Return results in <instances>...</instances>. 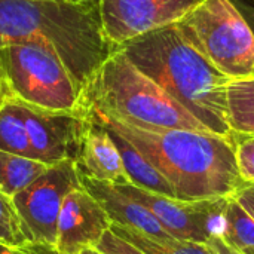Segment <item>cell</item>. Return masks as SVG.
<instances>
[{
    "label": "cell",
    "mask_w": 254,
    "mask_h": 254,
    "mask_svg": "<svg viewBox=\"0 0 254 254\" xmlns=\"http://www.w3.org/2000/svg\"><path fill=\"white\" fill-rule=\"evenodd\" d=\"M0 254H40L37 250L31 249H16L12 246H7L4 243H0Z\"/></svg>",
    "instance_id": "26"
},
{
    "label": "cell",
    "mask_w": 254,
    "mask_h": 254,
    "mask_svg": "<svg viewBox=\"0 0 254 254\" xmlns=\"http://www.w3.org/2000/svg\"><path fill=\"white\" fill-rule=\"evenodd\" d=\"M80 254H103L101 252H98L95 247H91V249H85V250H82Z\"/></svg>",
    "instance_id": "28"
},
{
    "label": "cell",
    "mask_w": 254,
    "mask_h": 254,
    "mask_svg": "<svg viewBox=\"0 0 254 254\" xmlns=\"http://www.w3.org/2000/svg\"><path fill=\"white\" fill-rule=\"evenodd\" d=\"M110 231L144 254H216L207 243L182 241L176 238L159 240L149 237L143 232L116 225H112Z\"/></svg>",
    "instance_id": "16"
},
{
    "label": "cell",
    "mask_w": 254,
    "mask_h": 254,
    "mask_svg": "<svg viewBox=\"0 0 254 254\" xmlns=\"http://www.w3.org/2000/svg\"><path fill=\"white\" fill-rule=\"evenodd\" d=\"M7 98H10L9 89H7V86H6L4 80H3V79H1V76H0V109H1V106L6 103V100H7Z\"/></svg>",
    "instance_id": "27"
},
{
    "label": "cell",
    "mask_w": 254,
    "mask_h": 254,
    "mask_svg": "<svg viewBox=\"0 0 254 254\" xmlns=\"http://www.w3.org/2000/svg\"><path fill=\"white\" fill-rule=\"evenodd\" d=\"M229 125L234 134H254V76L234 79L228 86Z\"/></svg>",
    "instance_id": "18"
},
{
    "label": "cell",
    "mask_w": 254,
    "mask_h": 254,
    "mask_svg": "<svg viewBox=\"0 0 254 254\" xmlns=\"http://www.w3.org/2000/svg\"><path fill=\"white\" fill-rule=\"evenodd\" d=\"M0 73L12 98L49 112H83L82 92L58 54L43 42L0 48Z\"/></svg>",
    "instance_id": "5"
},
{
    "label": "cell",
    "mask_w": 254,
    "mask_h": 254,
    "mask_svg": "<svg viewBox=\"0 0 254 254\" xmlns=\"http://www.w3.org/2000/svg\"><path fill=\"white\" fill-rule=\"evenodd\" d=\"M0 243L16 249H31V243L13 207L12 198L0 192Z\"/></svg>",
    "instance_id": "20"
},
{
    "label": "cell",
    "mask_w": 254,
    "mask_h": 254,
    "mask_svg": "<svg viewBox=\"0 0 254 254\" xmlns=\"http://www.w3.org/2000/svg\"><path fill=\"white\" fill-rule=\"evenodd\" d=\"M232 1L240 9V12L244 15V18L247 19V22L250 24L254 33V3L249 1V0H232Z\"/></svg>",
    "instance_id": "24"
},
{
    "label": "cell",
    "mask_w": 254,
    "mask_h": 254,
    "mask_svg": "<svg viewBox=\"0 0 254 254\" xmlns=\"http://www.w3.org/2000/svg\"><path fill=\"white\" fill-rule=\"evenodd\" d=\"M118 49L211 132L235 135L228 110L232 79L202 57L176 25L147 33Z\"/></svg>",
    "instance_id": "3"
},
{
    "label": "cell",
    "mask_w": 254,
    "mask_h": 254,
    "mask_svg": "<svg viewBox=\"0 0 254 254\" xmlns=\"http://www.w3.org/2000/svg\"><path fill=\"white\" fill-rule=\"evenodd\" d=\"M80 183L101 204L112 225L134 229L159 240L173 238L143 204L122 192L118 186L94 180L82 173Z\"/></svg>",
    "instance_id": "12"
},
{
    "label": "cell",
    "mask_w": 254,
    "mask_h": 254,
    "mask_svg": "<svg viewBox=\"0 0 254 254\" xmlns=\"http://www.w3.org/2000/svg\"><path fill=\"white\" fill-rule=\"evenodd\" d=\"M107 131L110 132V135L122 156V162H124L125 171L131 180V185H134L140 189L158 193V195H164V196L177 199L173 185L128 140H125L124 137H121L119 134H116L112 129H107Z\"/></svg>",
    "instance_id": "14"
},
{
    "label": "cell",
    "mask_w": 254,
    "mask_h": 254,
    "mask_svg": "<svg viewBox=\"0 0 254 254\" xmlns=\"http://www.w3.org/2000/svg\"><path fill=\"white\" fill-rule=\"evenodd\" d=\"M83 109L140 128L211 132L155 80L115 49L82 92Z\"/></svg>",
    "instance_id": "4"
},
{
    "label": "cell",
    "mask_w": 254,
    "mask_h": 254,
    "mask_svg": "<svg viewBox=\"0 0 254 254\" xmlns=\"http://www.w3.org/2000/svg\"><path fill=\"white\" fill-rule=\"evenodd\" d=\"M249 1H252V3H254V0H249Z\"/></svg>",
    "instance_id": "31"
},
{
    "label": "cell",
    "mask_w": 254,
    "mask_h": 254,
    "mask_svg": "<svg viewBox=\"0 0 254 254\" xmlns=\"http://www.w3.org/2000/svg\"><path fill=\"white\" fill-rule=\"evenodd\" d=\"M235 156L241 179L246 183H254V134H235Z\"/></svg>",
    "instance_id": "21"
},
{
    "label": "cell",
    "mask_w": 254,
    "mask_h": 254,
    "mask_svg": "<svg viewBox=\"0 0 254 254\" xmlns=\"http://www.w3.org/2000/svg\"><path fill=\"white\" fill-rule=\"evenodd\" d=\"M48 168L49 165L37 159L0 150V192L12 198L30 186Z\"/></svg>",
    "instance_id": "15"
},
{
    "label": "cell",
    "mask_w": 254,
    "mask_h": 254,
    "mask_svg": "<svg viewBox=\"0 0 254 254\" xmlns=\"http://www.w3.org/2000/svg\"><path fill=\"white\" fill-rule=\"evenodd\" d=\"M219 235L240 254H254V220L232 196L228 198Z\"/></svg>",
    "instance_id": "19"
},
{
    "label": "cell",
    "mask_w": 254,
    "mask_h": 254,
    "mask_svg": "<svg viewBox=\"0 0 254 254\" xmlns=\"http://www.w3.org/2000/svg\"><path fill=\"white\" fill-rule=\"evenodd\" d=\"M122 192L143 204L176 240L207 243L222 231L228 198L182 201L158 195L134 185L118 186Z\"/></svg>",
    "instance_id": "8"
},
{
    "label": "cell",
    "mask_w": 254,
    "mask_h": 254,
    "mask_svg": "<svg viewBox=\"0 0 254 254\" xmlns=\"http://www.w3.org/2000/svg\"><path fill=\"white\" fill-rule=\"evenodd\" d=\"M232 198L249 213V216L254 220V183H244Z\"/></svg>",
    "instance_id": "23"
},
{
    "label": "cell",
    "mask_w": 254,
    "mask_h": 254,
    "mask_svg": "<svg viewBox=\"0 0 254 254\" xmlns=\"http://www.w3.org/2000/svg\"><path fill=\"white\" fill-rule=\"evenodd\" d=\"M33 249H34V250H37V252H39V253H40V254H46V253H48V252H46L45 249H40V247H33Z\"/></svg>",
    "instance_id": "29"
},
{
    "label": "cell",
    "mask_w": 254,
    "mask_h": 254,
    "mask_svg": "<svg viewBox=\"0 0 254 254\" xmlns=\"http://www.w3.org/2000/svg\"><path fill=\"white\" fill-rule=\"evenodd\" d=\"M204 0H98L104 34L113 49L176 25Z\"/></svg>",
    "instance_id": "9"
},
{
    "label": "cell",
    "mask_w": 254,
    "mask_h": 254,
    "mask_svg": "<svg viewBox=\"0 0 254 254\" xmlns=\"http://www.w3.org/2000/svg\"><path fill=\"white\" fill-rule=\"evenodd\" d=\"M82 188L76 161L49 167L24 190L12 196L13 207L33 247L54 250L57 223L65 196Z\"/></svg>",
    "instance_id": "7"
},
{
    "label": "cell",
    "mask_w": 254,
    "mask_h": 254,
    "mask_svg": "<svg viewBox=\"0 0 254 254\" xmlns=\"http://www.w3.org/2000/svg\"><path fill=\"white\" fill-rule=\"evenodd\" d=\"M176 27L229 79L254 76V33L232 0H204Z\"/></svg>",
    "instance_id": "6"
},
{
    "label": "cell",
    "mask_w": 254,
    "mask_h": 254,
    "mask_svg": "<svg viewBox=\"0 0 254 254\" xmlns=\"http://www.w3.org/2000/svg\"><path fill=\"white\" fill-rule=\"evenodd\" d=\"M28 40L51 46L80 92L115 51L98 0H0V48Z\"/></svg>",
    "instance_id": "2"
},
{
    "label": "cell",
    "mask_w": 254,
    "mask_h": 254,
    "mask_svg": "<svg viewBox=\"0 0 254 254\" xmlns=\"http://www.w3.org/2000/svg\"><path fill=\"white\" fill-rule=\"evenodd\" d=\"M88 115V113H86ZM77 168L82 174L113 186L131 185L122 156L110 132L88 115V127L83 135Z\"/></svg>",
    "instance_id": "13"
},
{
    "label": "cell",
    "mask_w": 254,
    "mask_h": 254,
    "mask_svg": "<svg viewBox=\"0 0 254 254\" xmlns=\"http://www.w3.org/2000/svg\"><path fill=\"white\" fill-rule=\"evenodd\" d=\"M0 150L33 158L22 110L12 97L7 98L0 109Z\"/></svg>",
    "instance_id": "17"
},
{
    "label": "cell",
    "mask_w": 254,
    "mask_h": 254,
    "mask_svg": "<svg viewBox=\"0 0 254 254\" xmlns=\"http://www.w3.org/2000/svg\"><path fill=\"white\" fill-rule=\"evenodd\" d=\"M24 115L33 158L52 167L76 161L80 155L88 115L83 112H49L19 103Z\"/></svg>",
    "instance_id": "10"
},
{
    "label": "cell",
    "mask_w": 254,
    "mask_h": 254,
    "mask_svg": "<svg viewBox=\"0 0 254 254\" xmlns=\"http://www.w3.org/2000/svg\"><path fill=\"white\" fill-rule=\"evenodd\" d=\"M207 244L216 252V254H240L238 252H235L232 247H229V246L220 238V235L211 237V238L207 241Z\"/></svg>",
    "instance_id": "25"
},
{
    "label": "cell",
    "mask_w": 254,
    "mask_h": 254,
    "mask_svg": "<svg viewBox=\"0 0 254 254\" xmlns=\"http://www.w3.org/2000/svg\"><path fill=\"white\" fill-rule=\"evenodd\" d=\"M0 76H1V73H0ZM1 79H3V77H1Z\"/></svg>",
    "instance_id": "32"
},
{
    "label": "cell",
    "mask_w": 254,
    "mask_h": 254,
    "mask_svg": "<svg viewBox=\"0 0 254 254\" xmlns=\"http://www.w3.org/2000/svg\"><path fill=\"white\" fill-rule=\"evenodd\" d=\"M100 125L128 140L174 188L177 199L202 201L232 196L246 182L241 179L235 135L214 132L140 128L85 109Z\"/></svg>",
    "instance_id": "1"
},
{
    "label": "cell",
    "mask_w": 254,
    "mask_h": 254,
    "mask_svg": "<svg viewBox=\"0 0 254 254\" xmlns=\"http://www.w3.org/2000/svg\"><path fill=\"white\" fill-rule=\"evenodd\" d=\"M112 222L101 204L82 186L73 189L64 199L57 223V254H80L97 247Z\"/></svg>",
    "instance_id": "11"
},
{
    "label": "cell",
    "mask_w": 254,
    "mask_h": 254,
    "mask_svg": "<svg viewBox=\"0 0 254 254\" xmlns=\"http://www.w3.org/2000/svg\"><path fill=\"white\" fill-rule=\"evenodd\" d=\"M95 249L103 254H144L128 241L113 234L110 229L103 235V238L100 240Z\"/></svg>",
    "instance_id": "22"
},
{
    "label": "cell",
    "mask_w": 254,
    "mask_h": 254,
    "mask_svg": "<svg viewBox=\"0 0 254 254\" xmlns=\"http://www.w3.org/2000/svg\"><path fill=\"white\" fill-rule=\"evenodd\" d=\"M46 252H48V254H57L55 252H51V250H46Z\"/></svg>",
    "instance_id": "30"
}]
</instances>
